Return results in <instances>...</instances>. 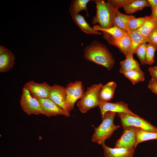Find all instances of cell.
<instances>
[{"label": "cell", "mask_w": 157, "mask_h": 157, "mask_svg": "<svg viewBox=\"0 0 157 157\" xmlns=\"http://www.w3.org/2000/svg\"><path fill=\"white\" fill-rule=\"evenodd\" d=\"M83 57L88 62L102 65L108 71L115 64L114 58L107 47L97 40L92 41L85 47Z\"/></svg>", "instance_id": "obj_1"}, {"label": "cell", "mask_w": 157, "mask_h": 157, "mask_svg": "<svg viewBox=\"0 0 157 157\" xmlns=\"http://www.w3.org/2000/svg\"><path fill=\"white\" fill-rule=\"evenodd\" d=\"M117 113L108 111L101 118L102 122L97 127H94V131L92 136V141L102 145L105 141L110 138L115 131L119 128V125H115L114 119Z\"/></svg>", "instance_id": "obj_2"}, {"label": "cell", "mask_w": 157, "mask_h": 157, "mask_svg": "<svg viewBox=\"0 0 157 157\" xmlns=\"http://www.w3.org/2000/svg\"><path fill=\"white\" fill-rule=\"evenodd\" d=\"M96 8L95 16L92 19V24H99L101 27L107 28L114 26L113 17L114 10L109 3L103 0H94Z\"/></svg>", "instance_id": "obj_3"}, {"label": "cell", "mask_w": 157, "mask_h": 157, "mask_svg": "<svg viewBox=\"0 0 157 157\" xmlns=\"http://www.w3.org/2000/svg\"><path fill=\"white\" fill-rule=\"evenodd\" d=\"M102 85L101 83L94 84L87 88L82 98L76 104L81 113H86L91 109L98 106L99 95Z\"/></svg>", "instance_id": "obj_4"}, {"label": "cell", "mask_w": 157, "mask_h": 157, "mask_svg": "<svg viewBox=\"0 0 157 157\" xmlns=\"http://www.w3.org/2000/svg\"><path fill=\"white\" fill-rule=\"evenodd\" d=\"M20 100V106L28 115H43V112L38 100L33 97L24 86L22 89Z\"/></svg>", "instance_id": "obj_5"}, {"label": "cell", "mask_w": 157, "mask_h": 157, "mask_svg": "<svg viewBox=\"0 0 157 157\" xmlns=\"http://www.w3.org/2000/svg\"><path fill=\"white\" fill-rule=\"evenodd\" d=\"M66 93L65 104L69 112L74 109L76 102L81 99L84 92L82 82L76 81L69 83L65 88Z\"/></svg>", "instance_id": "obj_6"}, {"label": "cell", "mask_w": 157, "mask_h": 157, "mask_svg": "<svg viewBox=\"0 0 157 157\" xmlns=\"http://www.w3.org/2000/svg\"><path fill=\"white\" fill-rule=\"evenodd\" d=\"M117 114V116L120 119L122 127L132 126L140 128L148 131L157 133V127L140 116L136 117L123 113Z\"/></svg>", "instance_id": "obj_7"}, {"label": "cell", "mask_w": 157, "mask_h": 157, "mask_svg": "<svg viewBox=\"0 0 157 157\" xmlns=\"http://www.w3.org/2000/svg\"><path fill=\"white\" fill-rule=\"evenodd\" d=\"M123 128V133L120 138L116 142L114 147L135 148L136 142V133L138 127L126 126Z\"/></svg>", "instance_id": "obj_8"}, {"label": "cell", "mask_w": 157, "mask_h": 157, "mask_svg": "<svg viewBox=\"0 0 157 157\" xmlns=\"http://www.w3.org/2000/svg\"><path fill=\"white\" fill-rule=\"evenodd\" d=\"M100 109L101 118L105 113L108 111L117 113H126L136 117L140 116L131 110L129 108L128 104L122 101L110 103L102 101L99 100L98 105Z\"/></svg>", "instance_id": "obj_9"}, {"label": "cell", "mask_w": 157, "mask_h": 157, "mask_svg": "<svg viewBox=\"0 0 157 157\" xmlns=\"http://www.w3.org/2000/svg\"><path fill=\"white\" fill-rule=\"evenodd\" d=\"M35 97L40 104L43 115L48 117L59 115H64L67 117L65 111L49 98Z\"/></svg>", "instance_id": "obj_10"}, {"label": "cell", "mask_w": 157, "mask_h": 157, "mask_svg": "<svg viewBox=\"0 0 157 157\" xmlns=\"http://www.w3.org/2000/svg\"><path fill=\"white\" fill-rule=\"evenodd\" d=\"M103 37L109 44L118 48L125 56L129 55L131 46V40L128 33L119 38H115L109 34L102 32Z\"/></svg>", "instance_id": "obj_11"}, {"label": "cell", "mask_w": 157, "mask_h": 157, "mask_svg": "<svg viewBox=\"0 0 157 157\" xmlns=\"http://www.w3.org/2000/svg\"><path fill=\"white\" fill-rule=\"evenodd\" d=\"M52 86L46 82L37 83L32 80L24 85L33 96L41 98L49 97Z\"/></svg>", "instance_id": "obj_12"}, {"label": "cell", "mask_w": 157, "mask_h": 157, "mask_svg": "<svg viewBox=\"0 0 157 157\" xmlns=\"http://www.w3.org/2000/svg\"><path fill=\"white\" fill-rule=\"evenodd\" d=\"M49 98L65 111L67 117L70 116V113L68 111L65 104V88L59 85H54L52 86Z\"/></svg>", "instance_id": "obj_13"}, {"label": "cell", "mask_w": 157, "mask_h": 157, "mask_svg": "<svg viewBox=\"0 0 157 157\" xmlns=\"http://www.w3.org/2000/svg\"><path fill=\"white\" fill-rule=\"evenodd\" d=\"M15 57L13 53L2 45L0 46V72H8L13 67Z\"/></svg>", "instance_id": "obj_14"}, {"label": "cell", "mask_w": 157, "mask_h": 157, "mask_svg": "<svg viewBox=\"0 0 157 157\" xmlns=\"http://www.w3.org/2000/svg\"><path fill=\"white\" fill-rule=\"evenodd\" d=\"M101 146L105 157H133L135 152V148H112L105 143Z\"/></svg>", "instance_id": "obj_15"}, {"label": "cell", "mask_w": 157, "mask_h": 157, "mask_svg": "<svg viewBox=\"0 0 157 157\" xmlns=\"http://www.w3.org/2000/svg\"><path fill=\"white\" fill-rule=\"evenodd\" d=\"M135 17L126 15L120 12L118 10H114L113 24L115 26L128 33L130 31L128 24L130 19Z\"/></svg>", "instance_id": "obj_16"}, {"label": "cell", "mask_w": 157, "mask_h": 157, "mask_svg": "<svg viewBox=\"0 0 157 157\" xmlns=\"http://www.w3.org/2000/svg\"><path fill=\"white\" fill-rule=\"evenodd\" d=\"M131 40V46L128 56L133 55L136 48L141 43L148 42L147 38L138 31L130 30L128 33Z\"/></svg>", "instance_id": "obj_17"}, {"label": "cell", "mask_w": 157, "mask_h": 157, "mask_svg": "<svg viewBox=\"0 0 157 157\" xmlns=\"http://www.w3.org/2000/svg\"><path fill=\"white\" fill-rule=\"evenodd\" d=\"M117 86L114 81H110L103 85L100 91L99 98L103 101L109 102L113 98Z\"/></svg>", "instance_id": "obj_18"}, {"label": "cell", "mask_w": 157, "mask_h": 157, "mask_svg": "<svg viewBox=\"0 0 157 157\" xmlns=\"http://www.w3.org/2000/svg\"><path fill=\"white\" fill-rule=\"evenodd\" d=\"M76 25L84 33L88 34L101 35V33L95 30L86 21L84 17L79 14L71 16Z\"/></svg>", "instance_id": "obj_19"}, {"label": "cell", "mask_w": 157, "mask_h": 157, "mask_svg": "<svg viewBox=\"0 0 157 157\" xmlns=\"http://www.w3.org/2000/svg\"><path fill=\"white\" fill-rule=\"evenodd\" d=\"M132 70L142 71L139 64L134 59L133 56L129 55L126 57L124 60L120 62L119 72L123 74L127 71Z\"/></svg>", "instance_id": "obj_20"}, {"label": "cell", "mask_w": 157, "mask_h": 157, "mask_svg": "<svg viewBox=\"0 0 157 157\" xmlns=\"http://www.w3.org/2000/svg\"><path fill=\"white\" fill-rule=\"evenodd\" d=\"M146 7H150L147 0H133L123 7L126 14H131Z\"/></svg>", "instance_id": "obj_21"}, {"label": "cell", "mask_w": 157, "mask_h": 157, "mask_svg": "<svg viewBox=\"0 0 157 157\" xmlns=\"http://www.w3.org/2000/svg\"><path fill=\"white\" fill-rule=\"evenodd\" d=\"M157 27V17L151 15L142 26L138 31L147 38L150 33Z\"/></svg>", "instance_id": "obj_22"}, {"label": "cell", "mask_w": 157, "mask_h": 157, "mask_svg": "<svg viewBox=\"0 0 157 157\" xmlns=\"http://www.w3.org/2000/svg\"><path fill=\"white\" fill-rule=\"evenodd\" d=\"M91 0H73L72 1L69 9L71 16L79 14L81 11L85 10L88 16L87 4Z\"/></svg>", "instance_id": "obj_23"}, {"label": "cell", "mask_w": 157, "mask_h": 157, "mask_svg": "<svg viewBox=\"0 0 157 157\" xmlns=\"http://www.w3.org/2000/svg\"><path fill=\"white\" fill-rule=\"evenodd\" d=\"M157 139V133L148 131L138 128L136 133L135 147L141 142Z\"/></svg>", "instance_id": "obj_24"}, {"label": "cell", "mask_w": 157, "mask_h": 157, "mask_svg": "<svg viewBox=\"0 0 157 157\" xmlns=\"http://www.w3.org/2000/svg\"><path fill=\"white\" fill-rule=\"evenodd\" d=\"M93 28L96 31L104 32L115 38H120L128 33L115 26L108 28H104L101 27L99 25H94Z\"/></svg>", "instance_id": "obj_25"}, {"label": "cell", "mask_w": 157, "mask_h": 157, "mask_svg": "<svg viewBox=\"0 0 157 157\" xmlns=\"http://www.w3.org/2000/svg\"><path fill=\"white\" fill-rule=\"evenodd\" d=\"M123 74L130 80L133 85L138 82L144 81L145 80L144 73L142 71L130 70Z\"/></svg>", "instance_id": "obj_26"}, {"label": "cell", "mask_w": 157, "mask_h": 157, "mask_svg": "<svg viewBox=\"0 0 157 157\" xmlns=\"http://www.w3.org/2000/svg\"><path fill=\"white\" fill-rule=\"evenodd\" d=\"M157 49L153 44L148 43L147 44L145 57L144 64L151 65L155 62V53Z\"/></svg>", "instance_id": "obj_27"}, {"label": "cell", "mask_w": 157, "mask_h": 157, "mask_svg": "<svg viewBox=\"0 0 157 157\" xmlns=\"http://www.w3.org/2000/svg\"><path fill=\"white\" fill-rule=\"evenodd\" d=\"M150 16L136 18L135 17L131 18L129 22L128 26L130 30L138 31L143 25Z\"/></svg>", "instance_id": "obj_28"}, {"label": "cell", "mask_w": 157, "mask_h": 157, "mask_svg": "<svg viewBox=\"0 0 157 157\" xmlns=\"http://www.w3.org/2000/svg\"><path fill=\"white\" fill-rule=\"evenodd\" d=\"M147 44V42L141 43L136 48L134 53L136 54L140 63L142 65L144 64Z\"/></svg>", "instance_id": "obj_29"}, {"label": "cell", "mask_w": 157, "mask_h": 157, "mask_svg": "<svg viewBox=\"0 0 157 157\" xmlns=\"http://www.w3.org/2000/svg\"><path fill=\"white\" fill-rule=\"evenodd\" d=\"M133 0H109L107 1L109 3L113 8L114 10H118L121 7H123Z\"/></svg>", "instance_id": "obj_30"}, {"label": "cell", "mask_w": 157, "mask_h": 157, "mask_svg": "<svg viewBox=\"0 0 157 157\" xmlns=\"http://www.w3.org/2000/svg\"><path fill=\"white\" fill-rule=\"evenodd\" d=\"M148 42L153 44L157 49V31L155 29L147 38Z\"/></svg>", "instance_id": "obj_31"}, {"label": "cell", "mask_w": 157, "mask_h": 157, "mask_svg": "<svg viewBox=\"0 0 157 157\" xmlns=\"http://www.w3.org/2000/svg\"><path fill=\"white\" fill-rule=\"evenodd\" d=\"M148 86L153 92L157 94V81L151 78L149 81Z\"/></svg>", "instance_id": "obj_32"}, {"label": "cell", "mask_w": 157, "mask_h": 157, "mask_svg": "<svg viewBox=\"0 0 157 157\" xmlns=\"http://www.w3.org/2000/svg\"><path fill=\"white\" fill-rule=\"evenodd\" d=\"M148 70L151 76V78L157 81V66L150 67L148 68Z\"/></svg>", "instance_id": "obj_33"}, {"label": "cell", "mask_w": 157, "mask_h": 157, "mask_svg": "<svg viewBox=\"0 0 157 157\" xmlns=\"http://www.w3.org/2000/svg\"><path fill=\"white\" fill-rule=\"evenodd\" d=\"M151 8V10H153L157 5V0H147Z\"/></svg>", "instance_id": "obj_34"}, {"label": "cell", "mask_w": 157, "mask_h": 157, "mask_svg": "<svg viewBox=\"0 0 157 157\" xmlns=\"http://www.w3.org/2000/svg\"><path fill=\"white\" fill-rule=\"evenodd\" d=\"M151 16L157 17V5L156 7L152 10Z\"/></svg>", "instance_id": "obj_35"}, {"label": "cell", "mask_w": 157, "mask_h": 157, "mask_svg": "<svg viewBox=\"0 0 157 157\" xmlns=\"http://www.w3.org/2000/svg\"><path fill=\"white\" fill-rule=\"evenodd\" d=\"M156 29L157 31V27H156Z\"/></svg>", "instance_id": "obj_36"}, {"label": "cell", "mask_w": 157, "mask_h": 157, "mask_svg": "<svg viewBox=\"0 0 157 157\" xmlns=\"http://www.w3.org/2000/svg\"></svg>", "instance_id": "obj_37"}]
</instances>
